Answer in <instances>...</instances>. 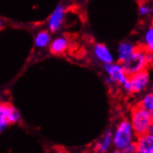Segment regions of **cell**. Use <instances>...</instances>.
Here are the masks:
<instances>
[{"mask_svg": "<svg viewBox=\"0 0 153 153\" xmlns=\"http://www.w3.org/2000/svg\"><path fill=\"white\" fill-rule=\"evenodd\" d=\"M148 133H149V134H153V123H151V124L149 125V130H148Z\"/></svg>", "mask_w": 153, "mask_h": 153, "instance_id": "cell-21", "label": "cell"}, {"mask_svg": "<svg viewBox=\"0 0 153 153\" xmlns=\"http://www.w3.org/2000/svg\"><path fill=\"white\" fill-rule=\"evenodd\" d=\"M104 71L107 74V76H109L111 79H112L115 85L117 84L123 85L129 78L127 74L125 73L123 64L118 61L104 64Z\"/></svg>", "mask_w": 153, "mask_h": 153, "instance_id": "cell-4", "label": "cell"}, {"mask_svg": "<svg viewBox=\"0 0 153 153\" xmlns=\"http://www.w3.org/2000/svg\"><path fill=\"white\" fill-rule=\"evenodd\" d=\"M69 47V41L68 39L63 36V35H59L54 39L51 40V43L49 45V51L53 55H61L63 54Z\"/></svg>", "mask_w": 153, "mask_h": 153, "instance_id": "cell-10", "label": "cell"}, {"mask_svg": "<svg viewBox=\"0 0 153 153\" xmlns=\"http://www.w3.org/2000/svg\"><path fill=\"white\" fill-rule=\"evenodd\" d=\"M105 83H106L108 85H110V86H112V85H115V83L112 81V79H111L109 76H106V78H105Z\"/></svg>", "mask_w": 153, "mask_h": 153, "instance_id": "cell-20", "label": "cell"}, {"mask_svg": "<svg viewBox=\"0 0 153 153\" xmlns=\"http://www.w3.org/2000/svg\"><path fill=\"white\" fill-rule=\"evenodd\" d=\"M137 137L131 122L127 119H123L112 131V146L117 149L123 150L129 144L136 142Z\"/></svg>", "mask_w": 153, "mask_h": 153, "instance_id": "cell-1", "label": "cell"}, {"mask_svg": "<svg viewBox=\"0 0 153 153\" xmlns=\"http://www.w3.org/2000/svg\"><path fill=\"white\" fill-rule=\"evenodd\" d=\"M152 119L153 116L138 104L133 107L130 122L137 137L148 133L149 125L152 123Z\"/></svg>", "mask_w": 153, "mask_h": 153, "instance_id": "cell-2", "label": "cell"}, {"mask_svg": "<svg viewBox=\"0 0 153 153\" xmlns=\"http://www.w3.org/2000/svg\"><path fill=\"white\" fill-rule=\"evenodd\" d=\"M152 123H153V119H152Z\"/></svg>", "mask_w": 153, "mask_h": 153, "instance_id": "cell-25", "label": "cell"}, {"mask_svg": "<svg viewBox=\"0 0 153 153\" xmlns=\"http://www.w3.org/2000/svg\"><path fill=\"white\" fill-rule=\"evenodd\" d=\"M153 13V6L149 3H142L138 7V14L141 17H149Z\"/></svg>", "mask_w": 153, "mask_h": 153, "instance_id": "cell-17", "label": "cell"}, {"mask_svg": "<svg viewBox=\"0 0 153 153\" xmlns=\"http://www.w3.org/2000/svg\"><path fill=\"white\" fill-rule=\"evenodd\" d=\"M137 144H136V142H133V143H131V144H129L128 146H126L124 148V149H123V151L125 152V153H136L137 152Z\"/></svg>", "mask_w": 153, "mask_h": 153, "instance_id": "cell-18", "label": "cell"}, {"mask_svg": "<svg viewBox=\"0 0 153 153\" xmlns=\"http://www.w3.org/2000/svg\"><path fill=\"white\" fill-rule=\"evenodd\" d=\"M0 104H1V103H0Z\"/></svg>", "mask_w": 153, "mask_h": 153, "instance_id": "cell-27", "label": "cell"}, {"mask_svg": "<svg viewBox=\"0 0 153 153\" xmlns=\"http://www.w3.org/2000/svg\"><path fill=\"white\" fill-rule=\"evenodd\" d=\"M123 66L128 76L137 74L149 67L147 61V51L141 46L137 47L131 56L123 62Z\"/></svg>", "mask_w": 153, "mask_h": 153, "instance_id": "cell-3", "label": "cell"}, {"mask_svg": "<svg viewBox=\"0 0 153 153\" xmlns=\"http://www.w3.org/2000/svg\"><path fill=\"white\" fill-rule=\"evenodd\" d=\"M65 15L66 10L64 5L59 4L55 7V10L52 11L48 20V29L51 33H55L60 31L65 21Z\"/></svg>", "mask_w": 153, "mask_h": 153, "instance_id": "cell-5", "label": "cell"}, {"mask_svg": "<svg viewBox=\"0 0 153 153\" xmlns=\"http://www.w3.org/2000/svg\"><path fill=\"white\" fill-rule=\"evenodd\" d=\"M7 120L8 122V123L10 124H15L18 123L21 120V113L18 111L16 108L10 104V107H8V111H7Z\"/></svg>", "mask_w": 153, "mask_h": 153, "instance_id": "cell-16", "label": "cell"}, {"mask_svg": "<svg viewBox=\"0 0 153 153\" xmlns=\"http://www.w3.org/2000/svg\"><path fill=\"white\" fill-rule=\"evenodd\" d=\"M137 152L136 153H151L153 152V134H144L136 139Z\"/></svg>", "mask_w": 153, "mask_h": 153, "instance_id": "cell-8", "label": "cell"}, {"mask_svg": "<svg viewBox=\"0 0 153 153\" xmlns=\"http://www.w3.org/2000/svg\"><path fill=\"white\" fill-rule=\"evenodd\" d=\"M92 53L95 59L100 61V63L108 64L115 61V57L111 49L108 48L105 44L102 43H97L92 48Z\"/></svg>", "mask_w": 153, "mask_h": 153, "instance_id": "cell-7", "label": "cell"}, {"mask_svg": "<svg viewBox=\"0 0 153 153\" xmlns=\"http://www.w3.org/2000/svg\"><path fill=\"white\" fill-rule=\"evenodd\" d=\"M2 27H3V22H2L1 19H0V30L2 29Z\"/></svg>", "mask_w": 153, "mask_h": 153, "instance_id": "cell-24", "label": "cell"}, {"mask_svg": "<svg viewBox=\"0 0 153 153\" xmlns=\"http://www.w3.org/2000/svg\"><path fill=\"white\" fill-rule=\"evenodd\" d=\"M147 61H148L149 66L153 65V52L147 51Z\"/></svg>", "mask_w": 153, "mask_h": 153, "instance_id": "cell-19", "label": "cell"}, {"mask_svg": "<svg viewBox=\"0 0 153 153\" xmlns=\"http://www.w3.org/2000/svg\"><path fill=\"white\" fill-rule=\"evenodd\" d=\"M8 107H10V103L0 104V134H2L8 126H10V123H8L7 120Z\"/></svg>", "mask_w": 153, "mask_h": 153, "instance_id": "cell-14", "label": "cell"}, {"mask_svg": "<svg viewBox=\"0 0 153 153\" xmlns=\"http://www.w3.org/2000/svg\"><path fill=\"white\" fill-rule=\"evenodd\" d=\"M111 153H125L123 150H122V149H115L114 150H112Z\"/></svg>", "mask_w": 153, "mask_h": 153, "instance_id": "cell-22", "label": "cell"}, {"mask_svg": "<svg viewBox=\"0 0 153 153\" xmlns=\"http://www.w3.org/2000/svg\"><path fill=\"white\" fill-rule=\"evenodd\" d=\"M112 147V130L108 129L95 146L96 153H107Z\"/></svg>", "mask_w": 153, "mask_h": 153, "instance_id": "cell-11", "label": "cell"}, {"mask_svg": "<svg viewBox=\"0 0 153 153\" xmlns=\"http://www.w3.org/2000/svg\"><path fill=\"white\" fill-rule=\"evenodd\" d=\"M51 40H52L51 33L48 30H41L35 34L33 44L36 48L44 49L49 47Z\"/></svg>", "mask_w": 153, "mask_h": 153, "instance_id": "cell-12", "label": "cell"}, {"mask_svg": "<svg viewBox=\"0 0 153 153\" xmlns=\"http://www.w3.org/2000/svg\"><path fill=\"white\" fill-rule=\"evenodd\" d=\"M138 105L141 106L143 109H145L153 116V92L144 95L140 101L138 102Z\"/></svg>", "mask_w": 153, "mask_h": 153, "instance_id": "cell-15", "label": "cell"}, {"mask_svg": "<svg viewBox=\"0 0 153 153\" xmlns=\"http://www.w3.org/2000/svg\"><path fill=\"white\" fill-rule=\"evenodd\" d=\"M55 153H66V152L63 151V150H61V149H57V150L55 151Z\"/></svg>", "mask_w": 153, "mask_h": 153, "instance_id": "cell-23", "label": "cell"}, {"mask_svg": "<svg viewBox=\"0 0 153 153\" xmlns=\"http://www.w3.org/2000/svg\"><path fill=\"white\" fill-rule=\"evenodd\" d=\"M141 47L146 51L153 52V25L149 26L144 33Z\"/></svg>", "mask_w": 153, "mask_h": 153, "instance_id": "cell-13", "label": "cell"}, {"mask_svg": "<svg viewBox=\"0 0 153 153\" xmlns=\"http://www.w3.org/2000/svg\"><path fill=\"white\" fill-rule=\"evenodd\" d=\"M151 153H153V152H151Z\"/></svg>", "mask_w": 153, "mask_h": 153, "instance_id": "cell-26", "label": "cell"}, {"mask_svg": "<svg viewBox=\"0 0 153 153\" xmlns=\"http://www.w3.org/2000/svg\"><path fill=\"white\" fill-rule=\"evenodd\" d=\"M129 84L132 94H139L145 91L149 84V74L148 70H144L137 74L129 76Z\"/></svg>", "mask_w": 153, "mask_h": 153, "instance_id": "cell-6", "label": "cell"}, {"mask_svg": "<svg viewBox=\"0 0 153 153\" xmlns=\"http://www.w3.org/2000/svg\"><path fill=\"white\" fill-rule=\"evenodd\" d=\"M137 46L134 45L132 42L128 41H123L121 42L118 47H117V53H116V59L117 61L123 63V61L126 60L130 56L131 54L134 51Z\"/></svg>", "mask_w": 153, "mask_h": 153, "instance_id": "cell-9", "label": "cell"}]
</instances>
